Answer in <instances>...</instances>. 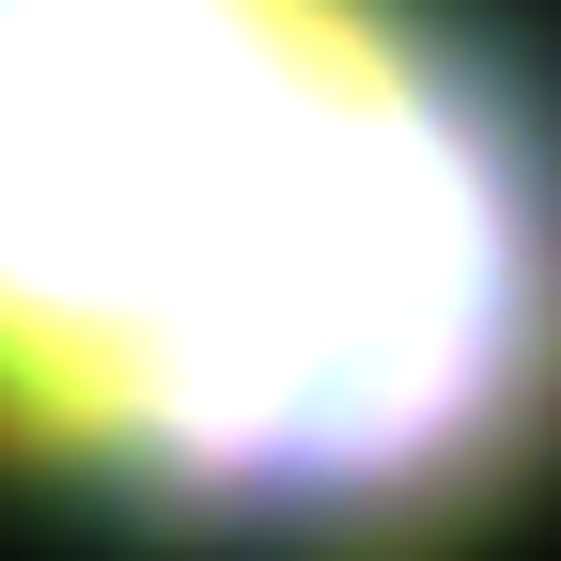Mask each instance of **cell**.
<instances>
[{"label": "cell", "instance_id": "cell-1", "mask_svg": "<svg viewBox=\"0 0 561 561\" xmlns=\"http://www.w3.org/2000/svg\"><path fill=\"white\" fill-rule=\"evenodd\" d=\"M0 530L530 561L561 0H0Z\"/></svg>", "mask_w": 561, "mask_h": 561}]
</instances>
